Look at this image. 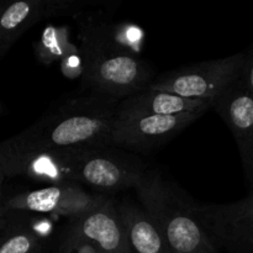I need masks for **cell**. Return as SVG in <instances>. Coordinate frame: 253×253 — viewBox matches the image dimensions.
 <instances>
[{
	"label": "cell",
	"mask_w": 253,
	"mask_h": 253,
	"mask_svg": "<svg viewBox=\"0 0 253 253\" xmlns=\"http://www.w3.org/2000/svg\"><path fill=\"white\" fill-rule=\"evenodd\" d=\"M119 103L94 93L73 99L1 143L20 151L110 146V130Z\"/></svg>",
	"instance_id": "6da1fadb"
},
{
	"label": "cell",
	"mask_w": 253,
	"mask_h": 253,
	"mask_svg": "<svg viewBox=\"0 0 253 253\" xmlns=\"http://www.w3.org/2000/svg\"><path fill=\"white\" fill-rule=\"evenodd\" d=\"M141 207L172 253H220L193 210L194 202L180 194L156 170L147 169L135 188Z\"/></svg>",
	"instance_id": "7a4b0ae2"
},
{
	"label": "cell",
	"mask_w": 253,
	"mask_h": 253,
	"mask_svg": "<svg viewBox=\"0 0 253 253\" xmlns=\"http://www.w3.org/2000/svg\"><path fill=\"white\" fill-rule=\"evenodd\" d=\"M83 79L94 94L121 101L145 90L153 81V71L132 52L108 43L94 34L83 30Z\"/></svg>",
	"instance_id": "3957f363"
},
{
	"label": "cell",
	"mask_w": 253,
	"mask_h": 253,
	"mask_svg": "<svg viewBox=\"0 0 253 253\" xmlns=\"http://www.w3.org/2000/svg\"><path fill=\"white\" fill-rule=\"evenodd\" d=\"M245 52L180 67L155 77L146 89L168 91L192 100L214 101L241 76Z\"/></svg>",
	"instance_id": "277c9868"
},
{
	"label": "cell",
	"mask_w": 253,
	"mask_h": 253,
	"mask_svg": "<svg viewBox=\"0 0 253 253\" xmlns=\"http://www.w3.org/2000/svg\"><path fill=\"white\" fill-rule=\"evenodd\" d=\"M202 115L198 113L155 115L121 111L116 108L109 138L110 146L132 151L153 150L174 138Z\"/></svg>",
	"instance_id": "5b68a950"
},
{
	"label": "cell",
	"mask_w": 253,
	"mask_h": 253,
	"mask_svg": "<svg viewBox=\"0 0 253 253\" xmlns=\"http://www.w3.org/2000/svg\"><path fill=\"white\" fill-rule=\"evenodd\" d=\"M193 210L217 250L253 253V190L235 203H194Z\"/></svg>",
	"instance_id": "8992f818"
},
{
	"label": "cell",
	"mask_w": 253,
	"mask_h": 253,
	"mask_svg": "<svg viewBox=\"0 0 253 253\" xmlns=\"http://www.w3.org/2000/svg\"><path fill=\"white\" fill-rule=\"evenodd\" d=\"M85 244L95 253H131L123 220L115 202L106 198L101 204L69 219L59 250Z\"/></svg>",
	"instance_id": "52a82bcc"
},
{
	"label": "cell",
	"mask_w": 253,
	"mask_h": 253,
	"mask_svg": "<svg viewBox=\"0 0 253 253\" xmlns=\"http://www.w3.org/2000/svg\"><path fill=\"white\" fill-rule=\"evenodd\" d=\"M105 199V195L91 194L77 183H61L17 193L6 199L2 198V209L5 211L51 214L72 219L93 209Z\"/></svg>",
	"instance_id": "ba28073f"
},
{
	"label": "cell",
	"mask_w": 253,
	"mask_h": 253,
	"mask_svg": "<svg viewBox=\"0 0 253 253\" xmlns=\"http://www.w3.org/2000/svg\"><path fill=\"white\" fill-rule=\"evenodd\" d=\"M212 110L231 131L241 158L245 178L253 190V96L239 81L212 104Z\"/></svg>",
	"instance_id": "9c48e42d"
},
{
	"label": "cell",
	"mask_w": 253,
	"mask_h": 253,
	"mask_svg": "<svg viewBox=\"0 0 253 253\" xmlns=\"http://www.w3.org/2000/svg\"><path fill=\"white\" fill-rule=\"evenodd\" d=\"M71 0H0V58L35 24L68 11Z\"/></svg>",
	"instance_id": "30bf717a"
},
{
	"label": "cell",
	"mask_w": 253,
	"mask_h": 253,
	"mask_svg": "<svg viewBox=\"0 0 253 253\" xmlns=\"http://www.w3.org/2000/svg\"><path fill=\"white\" fill-rule=\"evenodd\" d=\"M212 108L211 103L183 98L168 91L145 89L123 99L118 109L130 113L155 114V115H179V114H205Z\"/></svg>",
	"instance_id": "8fae6325"
},
{
	"label": "cell",
	"mask_w": 253,
	"mask_h": 253,
	"mask_svg": "<svg viewBox=\"0 0 253 253\" xmlns=\"http://www.w3.org/2000/svg\"><path fill=\"white\" fill-rule=\"evenodd\" d=\"M116 207L125 227L131 253H172L141 205L132 200H123Z\"/></svg>",
	"instance_id": "7c38bea8"
},
{
	"label": "cell",
	"mask_w": 253,
	"mask_h": 253,
	"mask_svg": "<svg viewBox=\"0 0 253 253\" xmlns=\"http://www.w3.org/2000/svg\"><path fill=\"white\" fill-rule=\"evenodd\" d=\"M46 242L27 222L4 210V225L0 230V253H43Z\"/></svg>",
	"instance_id": "4fadbf2b"
},
{
	"label": "cell",
	"mask_w": 253,
	"mask_h": 253,
	"mask_svg": "<svg viewBox=\"0 0 253 253\" xmlns=\"http://www.w3.org/2000/svg\"><path fill=\"white\" fill-rule=\"evenodd\" d=\"M240 82L245 86V89L253 96V43L249 48V51L245 52Z\"/></svg>",
	"instance_id": "5bb4252c"
},
{
	"label": "cell",
	"mask_w": 253,
	"mask_h": 253,
	"mask_svg": "<svg viewBox=\"0 0 253 253\" xmlns=\"http://www.w3.org/2000/svg\"><path fill=\"white\" fill-rule=\"evenodd\" d=\"M4 174H2L1 169H0V207L2 205V183H4Z\"/></svg>",
	"instance_id": "9a60e30c"
},
{
	"label": "cell",
	"mask_w": 253,
	"mask_h": 253,
	"mask_svg": "<svg viewBox=\"0 0 253 253\" xmlns=\"http://www.w3.org/2000/svg\"><path fill=\"white\" fill-rule=\"evenodd\" d=\"M2 225H4V209H2V205L0 207V230H1Z\"/></svg>",
	"instance_id": "2e32d148"
},
{
	"label": "cell",
	"mask_w": 253,
	"mask_h": 253,
	"mask_svg": "<svg viewBox=\"0 0 253 253\" xmlns=\"http://www.w3.org/2000/svg\"><path fill=\"white\" fill-rule=\"evenodd\" d=\"M1 110H2V109H1V106H0V113H1Z\"/></svg>",
	"instance_id": "e0dca14e"
}]
</instances>
